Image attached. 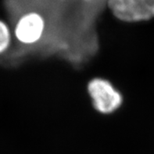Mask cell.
Segmentation results:
<instances>
[{
  "label": "cell",
  "instance_id": "cell-2",
  "mask_svg": "<svg viewBox=\"0 0 154 154\" xmlns=\"http://www.w3.org/2000/svg\"><path fill=\"white\" fill-rule=\"evenodd\" d=\"M107 5L122 21H145L154 18V0H108Z\"/></svg>",
  "mask_w": 154,
  "mask_h": 154
},
{
  "label": "cell",
  "instance_id": "cell-3",
  "mask_svg": "<svg viewBox=\"0 0 154 154\" xmlns=\"http://www.w3.org/2000/svg\"><path fill=\"white\" fill-rule=\"evenodd\" d=\"M12 43V35L6 24L0 21V55L3 54L10 48Z\"/></svg>",
  "mask_w": 154,
  "mask_h": 154
},
{
  "label": "cell",
  "instance_id": "cell-1",
  "mask_svg": "<svg viewBox=\"0 0 154 154\" xmlns=\"http://www.w3.org/2000/svg\"><path fill=\"white\" fill-rule=\"evenodd\" d=\"M88 92L95 109L103 114H110L123 103V97L108 80L95 78L88 84Z\"/></svg>",
  "mask_w": 154,
  "mask_h": 154
}]
</instances>
